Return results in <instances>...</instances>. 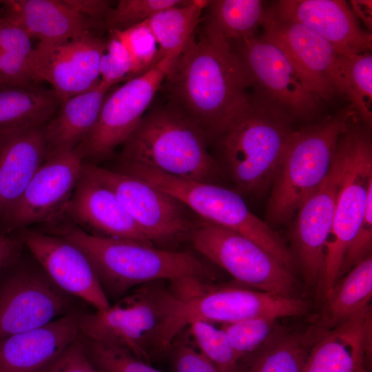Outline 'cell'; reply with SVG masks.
Segmentation results:
<instances>
[{
  "mask_svg": "<svg viewBox=\"0 0 372 372\" xmlns=\"http://www.w3.org/2000/svg\"><path fill=\"white\" fill-rule=\"evenodd\" d=\"M245 65L231 43L203 24L186 43L159 91L183 112L211 143L251 105L254 96Z\"/></svg>",
  "mask_w": 372,
  "mask_h": 372,
  "instance_id": "cell-1",
  "label": "cell"
},
{
  "mask_svg": "<svg viewBox=\"0 0 372 372\" xmlns=\"http://www.w3.org/2000/svg\"><path fill=\"white\" fill-rule=\"evenodd\" d=\"M61 235L89 259L107 298L121 297L135 286L156 280L197 278L214 282L218 278L207 260L192 251L97 236L78 227H67Z\"/></svg>",
  "mask_w": 372,
  "mask_h": 372,
  "instance_id": "cell-2",
  "label": "cell"
},
{
  "mask_svg": "<svg viewBox=\"0 0 372 372\" xmlns=\"http://www.w3.org/2000/svg\"><path fill=\"white\" fill-rule=\"evenodd\" d=\"M203 130L169 103L144 114L122 144L120 162L147 166L171 176L217 184L219 163L209 152Z\"/></svg>",
  "mask_w": 372,
  "mask_h": 372,
  "instance_id": "cell-3",
  "label": "cell"
},
{
  "mask_svg": "<svg viewBox=\"0 0 372 372\" xmlns=\"http://www.w3.org/2000/svg\"><path fill=\"white\" fill-rule=\"evenodd\" d=\"M292 120L254 96L249 108L211 143L240 195H261L271 187L295 130Z\"/></svg>",
  "mask_w": 372,
  "mask_h": 372,
  "instance_id": "cell-4",
  "label": "cell"
},
{
  "mask_svg": "<svg viewBox=\"0 0 372 372\" xmlns=\"http://www.w3.org/2000/svg\"><path fill=\"white\" fill-rule=\"evenodd\" d=\"M354 113L351 107L341 110L318 123L294 130L271 186L266 211L269 223L282 225L289 221L323 182Z\"/></svg>",
  "mask_w": 372,
  "mask_h": 372,
  "instance_id": "cell-5",
  "label": "cell"
},
{
  "mask_svg": "<svg viewBox=\"0 0 372 372\" xmlns=\"http://www.w3.org/2000/svg\"><path fill=\"white\" fill-rule=\"evenodd\" d=\"M161 347L166 352L174 338L194 321L231 323L255 318L301 316L311 307L301 298H283L236 285H214L193 280L172 289Z\"/></svg>",
  "mask_w": 372,
  "mask_h": 372,
  "instance_id": "cell-6",
  "label": "cell"
},
{
  "mask_svg": "<svg viewBox=\"0 0 372 372\" xmlns=\"http://www.w3.org/2000/svg\"><path fill=\"white\" fill-rule=\"evenodd\" d=\"M116 171L136 177L169 194L200 218L238 232L295 273L296 261L282 238L267 223L254 215L236 191L218 184L176 177L138 164L120 162Z\"/></svg>",
  "mask_w": 372,
  "mask_h": 372,
  "instance_id": "cell-7",
  "label": "cell"
},
{
  "mask_svg": "<svg viewBox=\"0 0 372 372\" xmlns=\"http://www.w3.org/2000/svg\"><path fill=\"white\" fill-rule=\"evenodd\" d=\"M164 280L143 284L114 306L81 313V334L90 340L119 346L150 364L161 353L160 339L172 290Z\"/></svg>",
  "mask_w": 372,
  "mask_h": 372,
  "instance_id": "cell-8",
  "label": "cell"
},
{
  "mask_svg": "<svg viewBox=\"0 0 372 372\" xmlns=\"http://www.w3.org/2000/svg\"><path fill=\"white\" fill-rule=\"evenodd\" d=\"M343 172L331 232L326 242L324 272L318 291L322 299L336 282L346 249L363 219L372 192V144L366 132L351 129L340 138Z\"/></svg>",
  "mask_w": 372,
  "mask_h": 372,
  "instance_id": "cell-9",
  "label": "cell"
},
{
  "mask_svg": "<svg viewBox=\"0 0 372 372\" xmlns=\"http://www.w3.org/2000/svg\"><path fill=\"white\" fill-rule=\"evenodd\" d=\"M189 240L196 252L225 269L236 284L283 298H300L294 273L238 232L200 218Z\"/></svg>",
  "mask_w": 372,
  "mask_h": 372,
  "instance_id": "cell-10",
  "label": "cell"
},
{
  "mask_svg": "<svg viewBox=\"0 0 372 372\" xmlns=\"http://www.w3.org/2000/svg\"><path fill=\"white\" fill-rule=\"evenodd\" d=\"M83 172L112 191L142 231L154 245L189 239L198 219L183 203L136 177L83 163Z\"/></svg>",
  "mask_w": 372,
  "mask_h": 372,
  "instance_id": "cell-11",
  "label": "cell"
},
{
  "mask_svg": "<svg viewBox=\"0 0 372 372\" xmlns=\"http://www.w3.org/2000/svg\"><path fill=\"white\" fill-rule=\"evenodd\" d=\"M181 50L165 56L143 74L107 94L90 134L76 147L84 161L109 157L134 131L144 115L172 65Z\"/></svg>",
  "mask_w": 372,
  "mask_h": 372,
  "instance_id": "cell-12",
  "label": "cell"
},
{
  "mask_svg": "<svg viewBox=\"0 0 372 372\" xmlns=\"http://www.w3.org/2000/svg\"><path fill=\"white\" fill-rule=\"evenodd\" d=\"M236 43L235 50L247 70L255 97L292 119H309L319 111L322 100L278 46L256 35Z\"/></svg>",
  "mask_w": 372,
  "mask_h": 372,
  "instance_id": "cell-13",
  "label": "cell"
},
{
  "mask_svg": "<svg viewBox=\"0 0 372 372\" xmlns=\"http://www.w3.org/2000/svg\"><path fill=\"white\" fill-rule=\"evenodd\" d=\"M70 297L42 269L10 271L0 279V341L75 311Z\"/></svg>",
  "mask_w": 372,
  "mask_h": 372,
  "instance_id": "cell-14",
  "label": "cell"
},
{
  "mask_svg": "<svg viewBox=\"0 0 372 372\" xmlns=\"http://www.w3.org/2000/svg\"><path fill=\"white\" fill-rule=\"evenodd\" d=\"M343 157L338 145L328 175L301 204L291 232L292 254L308 287L319 289L324 272L326 242L331 230Z\"/></svg>",
  "mask_w": 372,
  "mask_h": 372,
  "instance_id": "cell-15",
  "label": "cell"
},
{
  "mask_svg": "<svg viewBox=\"0 0 372 372\" xmlns=\"http://www.w3.org/2000/svg\"><path fill=\"white\" fill-rule=\"evenodd\" d=\"M83 163L77 147L48 154L18 202L1 219L5 231L52 220L65 212Z\"/></svg>",
  "mask_w": 372,
  "mask_h": 372,
  "instance_id": "cell-16",
  "label": "cell"
},
{
  "mask_svg": "<svg viewBox=\"0 0 372 372\" xmlns=\"http://www.w3.org/2000/svg\"><path fill=\"white\" fill-rule=\"evenodd\" d=\"M105 42L89 32L61 43H38L31 57L33 81L48 83L61 103L92 90L100 81Z\"/></svg>",
  "mask_w": 372,
  "mask_h": 372,
  "instance_id": "cell-17",
  "label": "cell"
},
{
  "mask_svg": "<svg viewBox=\"0 0 372 372\" xmlns=\"http://www.w3.org/2000/svg\"><path fill=\"white\" fill-rule=\"evenodd\" d=\"M262 25V36L285 53L317 96L329 101L339 94L338 53L325 39L301 23L276 17L269 10Z\"/></svg>",
  "mask_w": 372,
  "mask_h": 372,
  "instance_id": "cell-18",
  "label": "cell"
},
{
  "mask_svg": "<svg viewBox=\"0 0 372 372\" xmlns=\"http://www.w3.org/2000/svg\"><path fill=\"white\" fill-rule=\"evenodd\" d=\"M19 238L62 291L88 303L96 311L111 306L93 266L76 246L62 237L30 229L23 230Z\"/></svg>",
  "mask_w": 372,
  "mask_h": 372,
  "instance_id": "cell-19",
  "label": "cell"
},
{
  "mask_svg": "<svg viewBox=\"0 0 372 372\" xmlns=\"http://www.w3.org/2000/svg\"><path fill=\"white\" fill-rule=\"evenodd\" d=\"M276 17L301 23L325 39L339 54L369 52L372 36L359 25L343 0H281L269 10Z\"/></svg>",
  "mask_w": 372,
  "mask_h": 372,
  "instance_id": "cell-20",
  "label": "cell"
},
{
  "mask_svg": "<svg viewBox=\"0 0 372 372\" xmlns=\"http://www.w3.org/2000/svg\"><path fill=\"white\" fill-rule=\"evenodd\" d=\"M65 212L92 235L154 247L117 196L83 170Z\"/></svg>",
  "mask_w": 372,
  "mask_h": 372,
  "instance_id": "cell-21",
  "label": "cell"
},
{
  "mask_svg": "<svg viewBox=\"0 0 372 372\" xmlns=\"http://www.w3.org/2000/svg\"><path fill=\"white\" fill-rule=\"evenodd\" d=\"M77 310L0 341V372H42L80 335Z\"/></svg>",
  "mask_w": 372,
  "mask_h": 372,
  "instance_id": "cell-22",
  "label": "cell"
},
{
  "mask_svg": "<svg viewBox=\"0 0 372 372\" xmlns=\"http://www.w3.org/2000/svg\"><path fill=\"white\" fill-rule=\"evenodd\" d=\"M48 155L45 125L0 133V218L18 202Z\"/></svg>",
  "mask_w": 372,
  "mask_h": 372,
  "instance_id": "cell-23",
  "label": "cell"
},
{
  "mask_svg": "<svg viewBox=\"0 0 372 372\" xmlns=\"http://www.w3.org/2000/svg\"><path fill=\"white\" fill-rule=\"evenodd\" d=\"M371 307L337 327H320L302 372H358L371 349Z\"/></svg>",
  "mask_w": 372,
  "mask_h": 372,
  "instance_id": "cell-24",
  "label": "cell"
},
{
  "mask_svg": "<svg viewBox=\"0 0 372 372\" xmlns=\"http://www.w3.org/2000/svg\"><path fill=\"white\" fill-rule=\"evenodd\" d=\"M3 17L38 43H57L93 32L101 23L72 10L63 0L1 1Z\"/></svg>",
  "mask_w": 372,
  "mask_h": 372,
  "instance_id": "cell-25",
  "label": "cell"
},
{
  "mask_svg": "<svg viewBox=\"0 0 372 372\" xmlns=\"http://www.w3.org/2000/svg\"><path fill=\"white\" fill-rule=\"evenodd\" d=\"M320 327L295 330L276 325L265 342L242 357L236 372H302Z\"/></svg>",
  "mask_w": 372,
  "mask_h": 372,
  "instance_id": "cell-26",
  "label": "cell"
},
{
  "mask_svg": "<svg viewBox=\"0 0 372 372\" xmlns=\"http://www.w3.org/2000/svg\"><path fill=\"white\" fill-rule=\"evenodd\" d=\"M110 90L101 81L92 90L63 101L45 125L48 154L76 148L92 131Z\"/></svg>",
  "mask_w": 372,
  "mask_h": 372,
  "instance_id": "cell-27",
  "label": "cell"
},
{
  "mask_svg": "<svg viewBox=\"0 0 372 372\" xmlns=\"http://www.w3.org/2000/svg\"><path fill=\"white\" fill-rule=\"evenodd\" d=\"M61 103L52 89L0 83V133L45 125Z\"/></svg>",
  "mask_w": 372,
  "mask_h": 372,
  "instance_id": "cell-28",
  "label": "cell"
},
{
  "mask_svg": "<svg viewBox=\"0 0 372 372\" xmlns=\"http://www.w3.org/2000/svg\"><path fill=\"white\" fill-rule=\"evenodd\" d=\"M371 255L340 278L322 298L316 325L332 329L351 320L371 307Z\"/></svg>",
  "mask_w": 372,
  "mask_h": 372,
  "instance_id": "cell-29",
  "label": "cell"
},
{
  "mask_svg": "<svg viewBox=\"0 0 372 372\" xmlns=\"http://www.w3.org/2000/svg\"><path fill=\"white\" fill-rule=\"evenodd\" d=\"M207 0H192L187 3L163 10L146 21L158 45L162 60L180 50L195 33Z\"/></svg>",
  "mask_w": 372,
  "mask_h": 372,
  "instance_id": "cell-30",
  "label": "cell"
},
{
  "mask_svg": "<svg viewBox=\"0 0 372 372\" xmlns=\"http://www.w3.org/2000/svg\"><path fill=\"white\" fill-rule=\"evenodd\" d=\"M204 24L229 42L255 35L266 10L260 0H214L205 8Z\"/></svg>",
  "mask_w": 372,
  "mask_h": 372,
  "instance_id": "cell-31",
  "label": "cell"
},
{
  "mask_svg": "<svg viewBox=\"0 0 372 372\" xmlns=\"http://www.w3.org/2000/svg\"><path fill=\"white\" fill-rule=\"evenodd\" d=\"M335 72L340 94L351 101V107L369 126L372 122V55L371 52L338 54Z\"/></svg>",
  "mask_w": 372,
  "mask_h": 372,
  "instance_id": "cell-32",
  "label": "cell"
},
{
  "mask_svg": "<svg viewBox=\"0 0 372 372\" xmlns=\"http://www.w3.org/2000/svg\"><path fill=\"white\" fill-rule=\"evenodd\" d=\"M31 39L21 27L0 16V83L37 84L31 71Z\"/></svg>",
  "mask_w": 372,
  "mask_h": 372,
  "instance_id": "cell-33",
  "label": "cell"
},
{
  "mask_svg": "<svg viewBox=\"0 0 372 372\" xmlns=\"http://www.w3.org/2000/svg\"><path fill=\"white\" fill-rule=\"evenodd\" d=\"M187 327L196 347L220 372H236L238 359L221 328L204 321H194Z\"/></svg>",
  "mask_w": 372,
  "mask_h": 372,
  "instance_id": "cell-34",
  "label": "cell"
},
{
  "mask_svg": "<svg viewBox=\"0 0 372 372\" xmlns=\"http://www.w3.org/2000/svg\"><path fill=\"white\" fill-rule=\"evenodd\" d=\"M82 337L87 356L98 372H162L125 348Z\"/></svg>",
  "mask_w": 372,
  "mask_h": 372,
  "instance_id": "cell-35",
  "label": "cell"
},
{
  "mask_svg": "<svg viewBox=\"0 0 372 372\" xmlns=\"http://www.w3.org/2000/svg\"><path fill=\"white\" fill-rule=\"evenodd\" d=\"M185 0H120L112 8L103 21L102 26L109 30H125L149 19L156 13L180 5Z\"/></svg>",
  "mask_w": 372,
  "mask_h": 372,
  "instance_id": "cell-36",
  "label": "cell"
},
{
  "mask_svg": "<svg viewBox=\"0 0 372 372\" xmlns=\"http://www.w3.org/2000/svg\"><path fill=\"white\" fill-rule=\"evenodd\" d=\"M278 319L255 317L223 324L221 329L238 360L260 347L275 329Z\"/></svg>",
  "mask_w": 372,
  "mask_h": 372,
  "instance_id": "cell-37",
  "label": "cell"
},
{
  "mask_svg": "<svg viewBox=\"0 0 372 372\" xmlns=\"http://www.w3.org/2000/svg\"><path fill=\"white\" fill-rule=\"evenodd\" d=\"M116 30L132 61V79L143 74L161 61L158 43L146 21Z\"/></svg>",
  "mask_w": 372,
  "mask_h": 372,
  "instance_id": "cell-38",
  "label": "cell"
},
{
  "mask_svg": "<svg viewBox=\"0 0 372 372\" xmlns=\"http://www.w3.org/2000/svg\"><path fill=\"white\" fill-rule=\"evenodd\" d=\"M133 64L130 53L116 30H109L99 65L100 81L110 88L123 81L132 79Z\"/></svg>",
  "mask_w": 372,
  "mask_h": 372,
  "instance_id": "cell-39",
  "label": "cell"
},
{
  "mask_svg": "<svg viewBox=\"0 0 372 372\" xmlns=\"http://www.w3.org/2000/svg\"><path fill=\"white\" fill-rule=\"evenodd\" d=\"M167 353L173 372H220L196 347L187 327L174 338Z\"/></svg>",
  "mask_w": 372,
  "mask_h": 372,
  "instance_id": "cell-40",
  "label": "cell"
},
{
  "mask_svg": "<svg viewBox=\"0 0 372 372\" xmlns=\"http://www.w3.org/2000/svg\"><path fill=\"white\" fill-rule=\"evenodd\" d=\"M371 247L372 192L369 196L363 219L344 253L337 281L353 267L371 256Z\"/></svg>",
  "mask_w": 372,
  "mask_h": 372,
  "instance_id": "cell-41",
  "label": "cell"
},
{
  "mask_svg": "<svg viewBox=\"0 0 372 372\" xmlns=\"http://www.w3.org/2000/svg\"><path fill=\"white\" fill-rule=\"evenodd\" d=\"M42 372H98L87 356L82 335Z\"/></svg>",
  "mask_w": 372,
  "mask_h": 372,
  "instance_id": "cell-42",
  "label": "cell"
},
{
  "mask_svg": "<svg viewBox=\"0 0 372 372\" xmlns=\"http://www.w3.org/2000/svg\"><path fill=\"white\" fill-rule=\"evenodd\" d=\"M64 2L83 17L101 24L112 8L111 1L105 0H63Z\"/></svg>",
  "mask_w": 372,
  "mask_h": 372,
  "instance_id": "cell-43",
  "label": "cell"
},
{
  "mask_svg": "<svg viewBox=\"0 0 372 372\" xmlns=\"http://www.w3.org/2000/svg\"><path fill=\"white\" fill-rule=\"evenodd\" d=\"M23 246L19 238L0 234V273L17 260Z\"/></svg>",
  "mask_w": 372,
  "mask_h": 372,
  "instance_id": "cell-44",
  "label": "cell"
},
{
  "mask_svg": "<svg viewBox=\"0 0 372 372\" xmlns=\"http://www.w3.org/2000/svg\"><path fill=\"white\" fill-rule=\"evenodd\" d=\"M350 8L358 19L365 24L366 28L372 29V1L371 0H351L349 3Z\"/></svg>",
  "mask_w": 372,
  "mask_h": 372,
  "instance_id": "cell-45",
  "label": "cell"
}]
</instances>
